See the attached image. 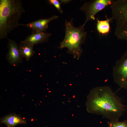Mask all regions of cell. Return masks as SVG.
Listing matches in <instances>:
<instances>
[{"label": "cell", "instance_id": "7", "mask_svg": "<svg viewBox=\"0 0 127 127\" xmlns=\"http://www.w3.org/2000/svg\"><path fill=\"white\" fill-rule=\"evenodd\" d=\"M8 47L7 59L11 64L16 66L21 62L23 58L20 53L19 46L15 41L8 39Z\"/></svg>", "mask_w": 127, "mask_h": 127}, {"label": "cell", "instance_id": "10", "mask_svg": "<svg viewBox=\"0 0 127 127\" xmlns=\"http://www.w3.org/2000/svg\"><path fill=\"white\" fill-rule=\"evenodd\" d=\"M34 46L29 43L20 41L19 47L20 53L23 57L27 61L29 60L35 53L33 50Z\"/></svg>", "mask_w": 127, "mask_h": 127}, {"label": "cell", "instance_id": "4", "mask_svg": "<svg viewBox=\"0 0 127 127\" xmlns=\"http://www.w3.org/2000/svg\"><path fill=\"white\" fill-rule=\"evenodd\" d=\"M110 6L111 19L115 22V35L119 39L127 40V0H113Z\"/></svg>", "mask_w": 127, "mask_h": 127}, {"label": "cell", "instance_id": "11", "mask_svg": "<svg viewBox=\"0 0 127 127\" xmlns=\"http://www.w3.org/2000/svg\"><path fill=\"white\" fill-rule=\"evenodd\" d=\"M2 122L8 127L14 126L20 124H25L26 121L23 119L16 115H10L3 118Z\"/></svg>", "mask_w": 127, "mask_h": 127}, {"label": "cell", "instance_id": "13", "mask_svg": "<svg viewBox=\"0 0 127 127\" xmlns=\"http://www.w3.org/2000/svg\"><path fill=\"white\" fill-rule=\"evenodd\" d=\"M107 123L108 127H127V119L121 121H109Z\"/></svg>", "mask_w": 127, "mask_h": 127}, {"label": "cell", "instance_id": "8", "mask_svg": "<svg viewBox=\"0 0 127 127\" xmlns=\"http://www.w3.org/2000/svg\"><path fill=\"white\" fill-rule=\"evenodd\" d=\"M58 18L57 16H54L47 19L38 20L27 24H19V25L26 26L32 30V32H44L48 28V24L49 22Z\"/></svg>", "mask_w": 127, "mask_h": 127}, {"label": "cell", "instance_id": "12", "mask_svg": "<svg viewBox=\"0 0 127 127\" xmlns=\"http://www.w3.org/2000/svg\"><path fill=\"white\" fill-rule=\"evenodd\" d=\"M110 19L105 20H98L97 24V28L100 33L105 34L108 33L110 29L109 21Z\"/></svg>", "mask_w": 127, "mask_h": 127}, {"label": "cell", "instance_id": "15", "mask_svg": "<svg viewBox=\"0 0 127 127\" xmlns=\"http://www.w3.org/2000/svg\"><path fill=\"white\" fill-rule=\"evenodd\" d=\"M71 1V0H59V1H60L61 3L64 4H67L69 3Z\"/></svg>", "mask_w": 127, "mask_h": 127}, {"label": "cell", "instance_id": "9", "mask_svg": "<svg viewBox=\"0 0 127 127\" xmlns=\"http://www.w3.org/2000/svg\"><path fill=\"white\" fill-rule=\"evenodd\" d=\"M50 33L44 32H32L23 42L30 44L33 46L39 43H42L47 41L49 37L51 36Z\"/></svg>", "mask_w": 127, "mask_h": 127}, {"label": "cell", "instance_id": "6", "mask_svg": "<svg viewBox=\"0 0 127 127\" xmlns=\"http://www.w3.org/2000/svg\"><path fill=\"white\" fill-rule=\"evenodd\" d=\"M112 0H94L85 3L80 8L85 15L86 19L83 25L84 26L88 21L95 20V15L109 5Z\"/></svg>", "mask_w": 127, "mask_h": 127}, {"label": "cell", "instance_id": "3", "mask_svg": "<svg viewBox=\"0 0 127 127\" xmlns=\"http://www.w3.org/2000/svg\"><path fill=\"white\" fill-rule=\"evenodd\" d=\"M65 26V36L59 48H67V52L72 54L74 57L79 58L82 52L81 45L87 36L84 26L82 25L78 27H75L71 20L66 21Z\"/></svg>", "mask_w": 127, "mask_h": 127}, {"label": "cell", "instance_id": "2", "mask_svg": "<svg viewBox=\"0 0 127 127\" xmlns=\"http://www.w3.org/2000/svg\"><path fill=\"white\" fill-rule=\"evenodd\" d=\"M24 12L20 0H0V39L7 38L8 34L19 26V20Z\"/></svg>", "mask_w": 127, "mask_h": 127}, {"label": "cell", "instance_id": "5", "mask_svg": "<svg viewBox=\"0 0 127 127\" xmlns=\"http://www.w3.org/2000/svg\"><path fill=\"white\" fill-rule=\"evenodd\" d=\"M113 75L115 83L127 90V50L113 67Z\"/></svg>", "mask_w": 127, "mask_h": 127}, {"label": "cell", "instance_id": "14", "mask_svg": "<svg viewBox=\"0 0 127 127\" xmlns=\"http://www.w3.org/2000/svg\"><path fill=\"white\" fill-rule=\"evenodd\" d=\"M48 2L51 4L53 5L61 13H62L63 10L60 6V3L57 0H49Z\"/></svg>", "mask_w": 127, "mask_h": 127}, {"label": "cell", "instance_id": "1", "mask_svg": "<svg viewBox=\"0 0 127 127\" xmlns=\"http://www.w3.org/2000/svg\"><path fill=\"white\" fill-rule=\"evenodd\" d=\"M90 113L100 115L109 121H119L125 110L120 98L107 86L92 89L86 103Z\"/></svg>", "mask_w": 127, "mask_h": 127}]
</instances>
